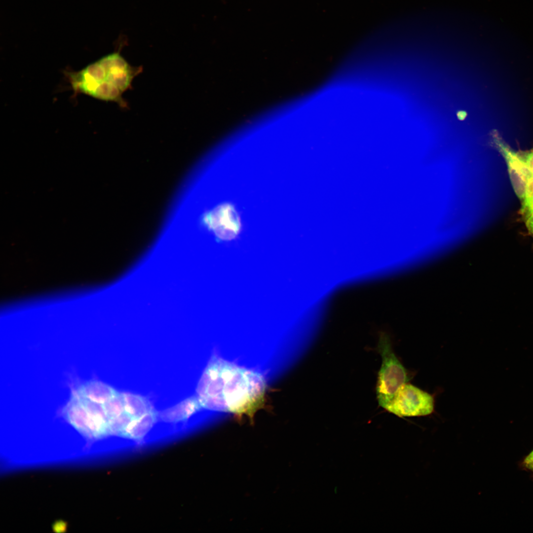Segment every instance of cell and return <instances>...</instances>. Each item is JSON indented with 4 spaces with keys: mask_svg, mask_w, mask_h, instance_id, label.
<instances>
[{
    "mask_svg": "<svg viewBox=\"0 0 533 533\" xmlns=\"http://www.w3.org/2000/svg\"><path fill=\"white\" fill-rule=\"evenodd\" d=\"M522 207L521 208V214L526 212L528 211L533 210V197L531 198H526L525 200L521 202Z\"/></svg>",
    "mask_w": 533,
    "mask_h": 533,
    "instance_id": "obj_15",
    "label": "cell"
},
{
    "mask_svg": "<svg viewBox=\"0 0 533 533\" xmlns=\"http://www.w3.org/2000/svg\"></svg>",
    "mask_w": 533,
    "mask_h": 533,
    "instance_id": "obj_19",
    "label": "cell"
},
{
    "mask_svg": "<svg viewBox=\"0 0 533 533\" xmlns=\"http://www.w3.org/2000/svg\"><path fill=\"white\" fill-rule=\"evenodd\" d=\"M533 197V177L527 181L526 198Z\"/></svg>",
    "mask_w": 533,
    "mask_h": 533,
    "instance_id": "obj_16",
    "label": "cell"
},
{
    "mask_svg": "<svg viewBox=\"0 0 533 533\" xmlns=\"http://www.w3.org/2000/svg\"><path fill=\"white\" fill-rule=\"evenodd\" d=\"M521 214L529 233L533 237V210L528 211Z\"/></svg>",
    "mask_w": 533,
    "mask_h": 533,
    "instance_id": "obj_14",
    "label": "cell"
},
{
    "mask_svg": "<svg viewBox=\"0 0 533 533\" xmlns=\"http://www.w3.org/2000/svg\"><path fill=\"white\" fill-rule=\"evenodd\" d=\"M201 406L198 399L190 398L162 412L160 417L166 422L178 421L190 417Z\"/></svg>",
    "mask_w": 533,
    "mask_h": 533,
    "instance_id": "obj_9",
    "label": "cell"
},
{
    "mask_svg": "<svg viewBox=\"0 0 533 533\" xmlns=\"http://www.w3.org/2000/svg\"><path fill=\"white\" fill-rule=\"evenodd\" d=\"M520 158L524 161L533 172V150L528 152H517Z\"/></svg>",
    "mask_w": 533,
    "mask_h": 533,
    "instance_id": "obj_13",
    "label": "cell"
},
{
    "mask_svg": "<svg viewBox=\"0 0 533 533\" xmlns=\"http://www.w3.org/2000/svg\"><path fill=\"white\" fill-rule=\"evenodd\" d=\"M494 142L507 164L510 179L514 190L522 202L526 198L527 181L533 177V172L498 135H494Z\"/></svg>",
    "mask_w": 533,
    "mask_h": 533,
    "instance_id": "obj_6",
    "label": "cell"
},
{
    "mask_svg": "<svg viewBox=\"0 0 533 533\" xmlns=\"http://www.w3.org/2000/svg\"><path fill=\"white\" fill-rule=\"evenodd\" d=\"M124 412L132 419H138L152 410L146 398L129 393H122Z\"/></svg>",
    "mask_w": 533,
    "mask_h": 533,
    "instance_id": "obj_10",
    "label": "cell"
},
{
    "mask_svg": "<svg viewBox=\"0 0 533 533\" xmlns=\"http://www.w3.org/2000/svg\"><path fill=\"white\" fill-rule=\"evenodd\" d=\"M196 391L201 407L252 419L264 405L266 383L258 372L214 354L202 374Z\"/></svg>",
    "mask_w": 533,
    "mask_h": 533,
    "instance_id": "obj_1",
    "label": "cell"
},
{
    "mask_svg": "<svg viewBox=\"0 0 533 533\" xmlns=\"http://www.w3.org/2000/svg\"><path fill=\"white\" fill-rule=\"evenodd\" d=\"M524 463L527 467L533 471V451L527 457Z\"/></svg>",
    "mask_w": 533,
    "mask_h": 533,
    "instance_id": "obj_17",
    "label": "cell"
},
{
    "mask_svg": "<svg viewBox=\"0 0 533 533\" xmlns=\"http://www.w3.org/2000/svg\"><path fill=\"white\" fill-rule=\"evenodd\" d=\"M231 210L229 213H224L225 209H218L213 214L212 221V228L216 236L222 240H229L234 237L238 232L239 228L238 222L232 221L233 217L235 216L233 213L229 217H228L232 212Z\"/></svg>",
    "mask_w": 533,
    "mask_h": 533,
    "instance_id": "obj_7",
    "label": "cell"
},
{
    "mask_svg": "<svg viewBox=\"0 0 533 533\" xmlns=\"http://www.w3.org/2000/svg\"><path fill=\"white\" fill-rule=\"evenodd\" d=\"M457 116L460 120H463L467 116V113L464 111H459L457 112Z\"/></svg>",
    "mask_w": 533,
    "mask_h": 533,
    "instance_id": "obj_18",
    "label": "cell"
},
{
    "mask_svg": "<svg viewBox=\"0 0 533 533\" xmlns=\"http://www.w3.org/2000/svg\"><path fill=\"white\" fill-rule=\"evenodd\" d=\"M434 400L428 392L409 383L398 390L384 409L400 418L425 416L434 411Z\"/></svg>",
    "mask_w": 533,
    "mask_h": 533,
    "instance_id": "obj_5",
    "label": "cell"
},
{
    "mask_svg": "<svg viewBox=\"0 0 533 533\" xmlns=\"http://www.w3.org/2000/svg\"><path fill=\"white\" fill-rule=\"evenodd\" d=\"M104 407L107 416L110 421L119 416L124 412V402L122 393L118 392L116 395L106 401L104 403Z\"/></svg>",
    "mask_w": 533,
    "mask_h": 533,
    "instance_id": "obj_11",
    "label": "cell"
},
{
    "mask_svg": "<svg viewBox=\"0 0 533 533\" xmlns=\"http://www.w3.org/2000/svg\"><path fill=\"white\" fill-rule=\"evenodd\" d=\"M140 68L129 65L118 53L107 55L77 71L64 74L74 92L123 106L122 95L130 87Z\"/></svg>",
    "mask_w": 533,
    "mask_h": 533,
    "instance_id": "obj_2",
    "label": "cell"
},
{
    "mask_svg": "<svg viewBox=\"0 0 533 533\" xmlns=\"http://www.w3.org/2000/svg\"><path fill=\"white\" fill-rule=\"evenodd\" d=\"M157 418L152 409L143 416L133 419L120 434V436L135 440H142L153 426Z\"/></svg>",
    "mask_w": 533,
    "mask_h": 533,
    "instance_id": "obj_8",
    "label": "cell"
},
{
    "mask_svg": "<svg viewBox=\"0 0 533 533\" xmlns=\"http://www.w3.org/2000/svg\"><path fill=\"white\" fill-rule=\"evenodd\" d=\"M378 347L382 363L379 372L377 396L380 406L385 409L401 387L408 382L409 378L407 370L394 353L386 333L380 334Z\"/></svg>",
    "mask_w": 533,
    "mask_h": 533,
    "instance_id": "obj_4",
    "label": "cell"
},
{
    "mask_svg": "<svg viewBox=\"0 0 533 533\" xmlns=\"http://www.w3.org/2000/svg\"><path fill=\"white\" fill-rule=\"evenodd\" d=\"M118 392L99 381L85 382L72 393L64 407L65 418L79 432L91 437L110 434L104 403Z\"/></svg>",
    "mask_w": 533,
    "mask_h": 533,
    "instance_id": "obj_3",
    "label": "cell"
},
{
    "mask_svg": "<svg viewBox=\"0 0 533 533\" xmlns=\"http://www.w3.org/2000/svg\"><path fill=\"white\" fill-rule=\"evenodd\" d=\"M133 419L125 412L109 422L110 434L120 435Z\"/></svg>",
    "mask_w": 533,
    "mask_h": 533,
    "instance_id": "obj_12",
    "label": "cell"
}]
</instances>
